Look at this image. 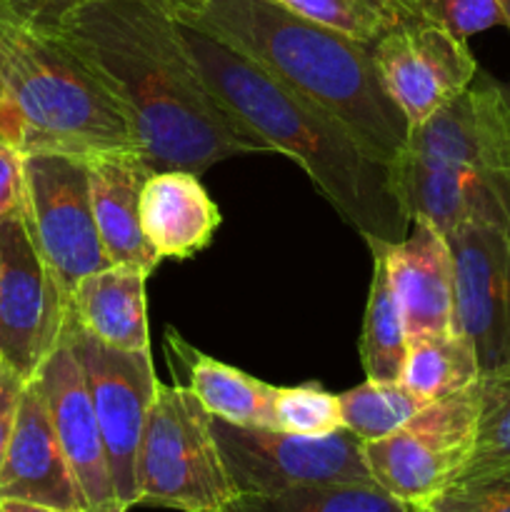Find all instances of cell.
I'll list each match as a JSON object with an SVG mask.
<instances>
[{
  "instance_id": "6da1fadb",
  "label": "cell",
  "mask_w": 510,
  "mask_h": 512,
  "mask_svg": "<svg viewBox=\"0 0 510 512\" xmlns=\"http://www.w3.org/2000/svg\"><path fill=\"white\" fill-rule=\"evenodd\" d=\"M63 35L115 95L150 173L273 153L205 83L173 13L153 0H78L40 20Z\"/></svg>"
},
{
  "instance_id": "7a4b0ae2",
  "label": "cell",
  "mask_w": 510,
  "mask_h": 512,
  "mask_svg": "<svg viewBox=\"0 0 510 512\" xmlns=\"http://www.w3.org/2000/svg\"><path fill=\"white\" fill-rule=\"evenodd\" d=\"M180 30L215 98L273 153L295 160L365 245H393L410 233L390 163L375 158L333 115L290 93L228 45L183 23Z\"/></svg>"
},
{
  "instance_id": "3957f363",
  "label": "cell",
  "mask_w": 510,
  "mask_h": 512,
  "mask_svg": "<svg viewBox=\"0 0 510 512\" xmlns=\"http://www.w3.org/2000/svg\"><path fill=\"white\" fill-rule=\"evenodd\" d=\"M175 20L333 115L375 158L393 163L408 148L410 123L380 80L373 45L310 23L275 0H205Z\"/></svg>"
},
{
  "instance_id": "277c9868",
  "label": "cell",
  "mask_w": 510,
  "mask_h": 512,
  "mask_svg": "<svg viewBox=\"0 0 510 512\" xmlns=\"http://www.w3.org/2000/svg\"><path fill=\"white\" fill-rule=\"evenodd\" d=\"M0 83L20 120L23 153L83 160L138 153L115 95L68 40L20 0H0Z\"/></svg>"
},
{
  "instance_id": "5b68a950",
  "label": "cell",
  "mask_w": 510,
  "mask_h": 512,
  "mask_svg": "<svg viewBox=\"0 0 510 512\" xmlns=\"http://www.w3.org/2000/svg\"><path fill=\"white\" fill-rule=\"evenodd\" d=\"M135 488V505L180 512H215L238 498L213 415L188 385L158 383L135 460Z\"/></svg>"
},
{
  "instance_id": "8992f818",
  "label": "cell",
  "mask_w": 510,
  "mask_h": 512,
  "mask_svg": "<svg viewBox=\"0 0 510 512\" xmlns=\"http://www.w3.org/2000/svg\"><path fill=\"white\" fill-rule=\"evenodd\" d=\"M480 388L428 403L400 430L363 443L378 488L405 505H430L455 483L475 440Z\"/></svg>"
},
{
  "instance_id": "52a82bcc",
  "label": "cell",
  "mask_w": 510,
  "mask_h": 512,
  "mask_svg": "<svg viewBox=\"0 0 510 512\" xmlns=\"http://www.w3.org/2000/svg\"><path fill=\"white\" fill-rule=\"evenodd\" d=\"M213 433L238 495H273L303 485L373 483L363 440L345 428L313 438L213 418Z\"/></svg>"
},
{
  "instance_id": "ba28073f",
  "label": "cell",
  "mask_w": 510,
  "mask_h": 512,
  "mask_svg": "<svg viewBox=\"0 0 510 512\" xmlns=\"http://www.w3.org/2000/svg\"><path fill=\"white\" fill-rule=\"evenodd\" d=\"M25 220L65 303L83 278L110 268L90 203L88 160L25 153Z\"/></svg>"
},
{
  "instance_id": "9c48e42d",
  "label": "cell",
  "mask_w": 510,
  "mask_h": 512,
  "mask_svg": "<svg viewBox=\"0 0 510 512\" xmlns=\"http://www.w3.org/2000/svg\"><path fill=\"white\" fill-rule=\"evenodd\" d=\"M60 335L83 368L95 418L103 433L115 495L120 508L130 512L138 503L135 460H138L140 438L160 383L155 378L153 355L150 350L130 353L100 343L70 313H65Z\"/></svg>"
},
{
  "instance_id": "30bf717a",
  "label": "cell",
  "mask_w": 510,
  "mask_h": 512,
  "mask_svg": "<svg viewBox=\"0 0 510 512\" xmlns=\"http://www.w3.org/2000/svg\"><path fill=\"white\" fill-rule=\"evenodd\" d=\"M65 303L35 245L25 210L0 218V360L35 378L63 333Z\"/></svg>"
},
{
  "instance_id": "8fae6325",
  "label": "cell",
  "mask_w": 510,
  "mask_h": 512,
  "mask_svg": "<svg viewBox=\"0 0 510 512\" xmlns=\"http://www.w3.org/2000/svg\"><path fill=\"white\" fill-rule=\"evenodd\" d=\"M455 263L458 330L478 353L480 373L510 368V218H470L445 235Z\"/></svg>"
},
{
  "instance_id": "7c38bea8",
  "label": "cell",
  "mask_w": 510,
  "mask_h": 512,
  "mask_svg": "<svg viewBox=\"0 0 510 512\" xmlns=\"http://www.w3.org/2000/svg\"><path fill=\"white\" fill-rule=\"evenodd\" d=\"M373 60L410 128L463 93L478 75L468 40L433 23H398L373 43Z\"/></svg>"
},
{
  "instance_id": "4fadbf2b",
  "label": "cell",
  "mask_w": 510,
  "mask_h": 512,
  "mask_svg": "<svg viewBox=\"0 0 510 512\" xmlns=\"http://www.w3.org/2000/svg\"><path fill=\"white\" fill-rule=\"evenodd\" d=\"M35 380L43 390L55 435L83 495L85 512H125L115 495L103 433L95 418L83 368L63 335L35 373Z\"/></svg>"
},
{
  "instance_id": "5bb4252c",
  "label": "cell",
  "mask_w": 510,
  "mask_h": 512,
  "mask_svg": "<svg viewBox=\"0 0 510 512\" xmlns=\"http://www.w3.org/2000/svg\"><path fill=\"white\" fill-rule=\"evenodd\" d=\"M408 150L480 173L510 170V108L488 75L413 125Z\"/></svg>"
},
{
  "instance_id": "9a60e30c",
  "label": "cell",
  "mask_w": 510,
  "mask_h": 512,
  "mask_svg": "<svg viewBox=\"0 0 510 512\" xmlns=\"http://www.w3.org/2000/svg\"><path fill=\"white\" fill-rule=\"evenodd\" d=\"M368 250L383 253L408 340L458 330L453 253L435 225L415 218L403 240L393 245L370 243Z\"/></svg>"
},
{
  "instance_id": "2e32d148",
  "label": "cell",
  "mask_w": 510,
  "mask_h": 512,
  "mask_svg": "<svg viewBox=\"0 0 510 512\" xmlns=\"http://www.w3.org/2000/svg\"><path fill=\"white\" fill-rule=\"evenodd\" d=\"M0 500L85 512L83 495L65 460L38 380L30 378L20 395L13 438L0 468Z\"/></svg>"
},
{
  "instance_id": "e0dca14e",
  "label": "cell",
  "mask_w": 510,
  "mask_h": 512,
  "mask_svg": "<svg viewBox=\"0 0 510 512\" xmlns=\"http://www.w3.org/2000/svg\"><path fill=\"white\" fill-rule=\"evenodd\" d=\"M220 208L190 170H155L140 190V228L160 260H188L220 228Z\"/></svg>"
},
{
  "instance_id": "ac0fdd59",
  "label": "cell",
  "mask_w": 510,
  "mask_h": 512,
  "mask_svg": "<svg viewBox=\"0 0 510 512\" xmlns=\"http://www.w3.org/2000/svg\"><path fill=\"white\" fill-rule=\"evenodd\" d=\"M88 175L95 225L108 260L150 275L160 263L140 228V190L150 170L138 153H105L88 160Z\"/></svg>"
},
{
  "instance_id": "d6986e66",
  "label": "cell",
  "mask_w": 510,
  "mask_h": 512,
  "mask_svg": "<svg viewBox=\"0 0 510 512\" xmlns=\"http://www.w3.org/2000/svg\"><path fill=\"white\" fill-rule=\"evenodd\" d=\"M148 273L128 265H110L78 283L68 313L100 343L118 350H150Z\"/></svg>"
},
{
  "instance_id": "ffe728a7",
  "label": "cell",
  "mask_w": 510,
  "mask_h": 512,
  "mask_svg": "<svg viewBox=\"0 0 510 512\" xmlns=\"http://www.w3.org/2000/svg\"><path fill=\"white\" fill-rule=\"evenodd\" d=\"M165 348H168V358L175 360L180 373L188 378V388L213 418L228 420L233 425L270 428L275 385L263 383L245 370L210 358L203 350L180 338L178 330L173 328L165 330Z\"/></svg>"
},
{
  "instance_id": "44dd1931",
  "label": "cell",
  "mask_w": 510,
  "mask_h": 512,
  "mask_svg": "<svg viewBox=\"0 0 510 512\" xmlns=\"http://www.w3.org/2000/svg\"><path fill=\"white\" fill-rule=\"evenodd\" d=\"M480 380V363L473 343L460 330L428 333L408 340V355L400 383L425 403L450 398Z\"/></svg>"
},
{
  "instance_id": "7402d4cb",
  "label": "cell",
  "mask_w": 510,
  "mask_h": 512,
  "mask_svg": "<svg viewBox=\"0 0 510 512\" xmlns=\"http://www.w3.org/2000/svg\"><path fill=\"white\" fill-rule=\"evenodd\" d=\"M370 255H373V278H370L363 333H360V363L368 380L395 383L403 378L408 333H405L403 313L395 300L383 253L370 250Z\"/></svg>"
},
{
  "instance_id": "603a6c76",
  "label": "cell",
  "mask_w": 510,
  "mask_h": 512,
  "mask_svg": "<svg viewBox=\"0 0 510 512\" xmlns=\"http://www.w3.org/2000/svg\"><path fill=\"white\" fill-rule=\"evenodd\" d=\"M375 483L303 485L273 495H238L215 512H410Z\"/></svg>"
},
{
  "instance_id": "cb8c5ba5",
  "label": "cell",
  "mask_w": 510,
  "mask_h": 512,
  "mask_svg": "<svg viewBox=\"0 0 510 512\" xmlns=\"http://www.w3.org/2000/svg\"><path fill=\"white\" fill-rule=\"evenodd\" d=\"M480 410L473 450L458 480L490 473H510V368L480 373Z\"/></svg>"
},
{
  "instance_id": "d4e9b609",
  "label": "cell",
  "mask_w": 510,
  "mask_h": 512,
  "mask_svg": "<svg viewBox=\"0 0 510 512\" xmlns=\"http://www.w3.org/2000/svg\"><path fill=\"white\" fill-rule=\"evenodd\" d=\"M338 400L343 428L358 435L363 443L395 433L428 405L413 390L405 388L400 380L395 383L365 380V383L340 393Z\"/></svg>"
},
{
  "instance_id": "484cf974",
  "label": "cell",
  "mask_w": 510,
  "mask_h": 512,
  "mask_svg": "<svg viewBox=\"0 0 510 512\" xmlns=\"http://www.w3.org/2000/svg\"><path fill=\"white\" fill-rule=\"evenodd\" d=\"M275 3L310 23L323 25L365 45L378 43L388 30L398 25V18L385 0H275Z\"/></svg>"
},
{
  "instance_id": "4316f807",
  "label": "cell",
  "mask_w": 510,
  "mask_h": 512,
  "mask_svg": "<svg viewBox=\"0 0 510 512\" xmlns=\"http://www.w3.org/2000/svg\"><path fill=\"white\" fill-rule=\"evenodd\" d=\"M270 428L293 435H313V438L338 433L343 430L338 395L328 393L318 383L275 388Z\"/></svg>"
},
{
  "instance_id": "83f0119b",
  "label": "cell",
  "mask_w": 510,
  "mask_h": 512,
  "mask_svg": "<svg viewBox=\"0 0 510 512\" xmlns=\"http://www.w3.org/2000/svg\"><path fill=\"white\" fill-rule=\"evenodd\" d=\"M398 23H433L458 38L483 33L503 23L498 0H385Z\"/></svg>"
},
{
  "instance_id": "f1b7e54d",
  "label": "cell",
  "mask_w": 510,
  "mask_h": 512,
  "mask_svg": "<svg viewBox=\"0 0 510 512\" xmlns=\"http://www.w3.org/2000/svg\"><path fill=\"white\" fill-rule=\"evenodd\" d=\"M430 508L433 512H510V473L458 480Z\"/></svg>"
},
{
  "instance_id": "f546056e",
  "label": "cell",
  "mask_w": 510,
  "mask_h": 512,
  "mask_svg": "<svg viewBox=\"0 0 510 512\" xmlns=\"http://www.w3.org/2000/svg\"><path fill=\"white\" fill-rule=\"evenodd\" d=\"M25 153L0 138V218L18 213L25 205Z\"/></svg>"
},
{
  "instance_id": "4dcf8cb0",
  "label": "cell",
  "mask_w": 510,
  "mask_h": 512,
  "mask_svg": "<svg viewBox=\"0 0 510 512\" xmlns=\"http://www.w3.org/2000/svg\"><path fill=\"white\" fill-rule=\"evenodd\" d=\"M28 380L20 373H15L5 360H0V468L8 455L10 438H13L15 415H18L20 395Z\"/></svg>"
},
{
  "instance_id": "1f68e13d",
  "label": "cell",
  "mask_w": 510,
  "mask_h": 512,
  "mask_svg": "<svg viewBox=\"0 0 510 512\" xmlns=\"http://www.w3.org/2000/svg\"><path fill=\"white\" fill-rule=\"evenodd\" d=\"M20 3H23L38 20H50L53 15H58L60 10L68 8V5L78 3V0H20ZM153 3L163 5L168 13H173V18H178V15L188 13V10L200 8L205 0H153Z\"/></svg>"
},
{
  "instance_id": "d6a6232c",
  "label": "cell",
  "mask_w": 510,
  "mask_h": 512,
  "mask_svg": "<svg viewBox=\"0 0 510 512\" xmlns=\"http://www.w3.org/2000/svg\"><path fill=\"white\" fill-rule=\"evenodd\" d=\"M20 135H23V130H20V120L18 115H15V108L13 103H10L8 93H5L3 83H0V138L10 140V143L20 148Z\"/></svg>"
},
{
  "instance_id": "836d02e7",
  "label": "cell",
  "mask_w": 510,
  "mask_h": 512,
  "mask_svg": "<svg viewBox=\"0 0 510 512\" xmlns=\"http://www.w3.org/2000/svg\"><path fill=\"white\" fill-rule=\"evenodd\" d=\"M5 512H68V510H55L45 508V505H33V503H20V500H0Z\"/></svg>"
},
{
  "instance_id": "e575fe53",
  "label": "cell",
  "mask_w": 510,
  "mask_h": 512,
  "mask_svg": "<svg viewBox=\"0 0 510 512\" xmlns=\"http://www.w3.org/2000/svg\"><path fill=\"white\" fill-rule=\"evenodd\" d=\"M498 8L503 13V23L510 28V0H498Z\"/></svg>"
},
{
  "instance_id": "d590c367",
  "label": "cell",
  "mask_w": 510,
  "mask_h": 512,
  "mask_svg": "<svg viewBox=\"0 0 510 512\" xmlns=\"http://www.w3.org/2000/svg\"><path fill=\"white\" fill-rule=\"evenodd\" d=\"M498 85H500V93H503L505 103H508V108H510V83H498Z\"/></svg>"
},
{
  "instance_id": "8d00e7d4",
  "label": "cell",
  "mask_w": 510,
  "mask_h": 512,
  "mask_svg": "<svg viewBox=\"0 0 510 512\" xmlns=\"http://www.w3.org/2000/svg\"><path fill=\"white\" fill-rule=\"evenodd\" d=\"M410 512H433V508H430V505H413Z\"/></svg>"
},
{
  "instance_id": "74e56055",
  "label": "cell",
  "mask_w": 510,
  "mask_h": 512,
  "mask_svg": "<svg viewBox=\"0 0 510 512\" xmlns=\"http://www.w3.org/2000/svg\"><path fill=\"white\" fill-rule=\"evenodd\" d=\"M0 512H5V508H3V503H0Z\"/></svg>"
}]
</instances>
